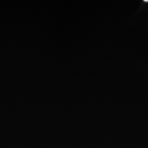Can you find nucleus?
<instances>
[{
  "instance_id": "f257e3e1",
  "label": "nucleus",
  "mask_w": 148,
  "mask_h": 148,
  "mask_svg": "<svg viewBox=\"0 0 148 148\" xmlns=\"http://www.w3.org/2000/svg\"><path fill=\"white\" fill-rule=\"evenodd\" d=\"M144 1H145V2H148V0H144Z\"/></svg>"
}]
</instances>
